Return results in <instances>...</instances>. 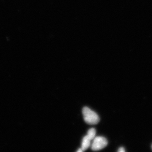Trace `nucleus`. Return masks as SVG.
<instances>
[{
	"label": "nucleus",
	"mask_w": 152,
	"mask_h": 152,
	"mask_svg": "<svg viewBox=\"0 0 152 152\" xmlns=\"http://www.w3.org/2000/svg\"><path fill=\"white\" fill-rule=\"evenodd\" d=\"M83 114L85 122L88 124H97L99 122V115L88 107H84L83 108Z\"/></svg>",
	"instance_id": "1"
},
{
	"label": "nucleus",
	"mask_w": 152,
	"mask_h": 152,
	"mask_svg": "<svg viewBox=\"0 0 152 152\" xmlns=\"http://www.w3.org/2000/svg\"><path fill=\"white\" fill-rule=\"evenodd\" d=\"M94 140L91 147L93 151H99L103 149L107 145V140L104 137H96Z\"/></svg>",
	"instance_id": "2"
},
{
	"label": "nucleus",
	"mask_w": 152,
	"mask_h": 152,
	"mask_svg": "<svg viewBox=\"0 0 152 152\" xmlns=\"http://www.w3.org/2000/svg\"><path fill=\"white\" fill-rule=\"evenodd\" d=\"M91 141L87 135L84 137L82 141L81 147L83 151H86L89 147L91 145Z\"/></svg>",
	"instance_id": "3"
},
{
	"label": "nucleus",
	"mask_w": 152,
	"mask_h": 152,
	"mask_svg": "<svg viewBox=\"0 0 152 152\" xmlns=\"http://www.w3.org/2000/svg\"><path fill=\"white\" fill-rule=\"evenodd\" d=\"M96 129L94 128H91L90 129L88 132V134H87V137H88L91 140H94L95 137L96 136Z\"/></svg>",
	"instance_id": "4"
},
{
	"label": "nucleus",
	"mask_w": 152,
	"mask_h": 152,
	"mask_svg": "<svg viewBox=\"0 0 152 152\" xmlns=\"http://www.w3.org/2000/svg\"><path fill=\"white\" fill-rule=\"evenodd\" d=\"M118 152H125V150L124 148H123V147H121L119 148L118 150Z\"/></svg>",
	"instance_id": "5"
},
{
	"label": "nucleus",
	"mask_w": 152,
	"mask_h": 152,
	"mask_svg": "<svg viewBox=\"0 0 152 152\" xmlns=\"http://www.w3.org/2000/svg\"><path fill=\"white\" fill-rule=\"evenodd\" d=\"M83 151V150H82L81 148L79 149L77 151V152H82Z\"/></svg>",
	"instance_id": "6"
}]
</instances>
